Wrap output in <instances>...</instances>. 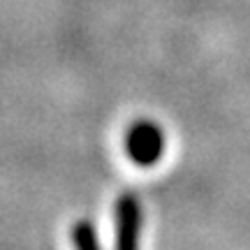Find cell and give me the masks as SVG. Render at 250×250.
I'll list each match as a JSON object with an SVG mask.
<instances>
[{
  "mask_svg": "<svg viewBox=\"0 0 250 250\" xmlns=\"http://www.w3.org/2000/svg\"><path fill=\"white\" fill-rule=\"evenodd\" d=\"M142 232V208L132 197H125L118 204V250L139 248Z\"/></svg>",
  "mask_w": 250,
  "mask_h": 250,
  "instance_id": "2",
  "label": "cell"
},
{
  "mask_svg": "<svg viewBox=\"0 0 250 250\" xmlns=\"http://www.w3.org/2000/svg\"><path fill=\"white\" fill-rule=\"evenodd\" d=\"M162 148H165V137L158 125L146 123V121L132 125V130L127 134V151L134 162L148 167L162 158Z\"/></svg>",
  "mask_w": 250,
  "mask_h": 250,
  "instance_id": "1",
  "label": "cell"
}]
</instances>
